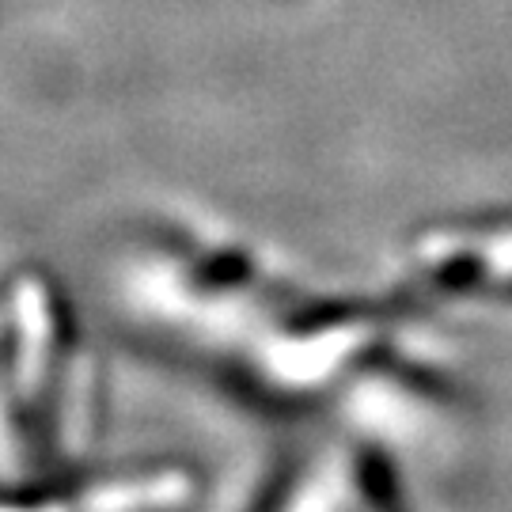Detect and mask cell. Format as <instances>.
Masks as SVG:
<instances>
[{
  "instance_id": "obj_2",
  "label": "cell",
  "mask_w": 512,
  "mask_h": 512,
  "mask_svg": "<svg viewBox=\"0 0 512 512\" xmlns=\"http://www.w3.org/2000/svg\"><path fill=\"white\" fill-rule=\"evenodd\" d=\"M266 512H342L338 509V494L330 486L327 467H308V471H296L285 490L274 497V505Z\"/></svg>"
},
{
  "instance_id": "obj_1",
  "label": "cell",
  "mask_w": 512,
  "mask_h": 512,
  "mask_svg": "<svg viewBox=\"0 0 512 512\" xmlns=\"http://www.w3.org/2000/svg\"><path fill=\"white\" fill-rule=\"evenodd\" d=\"M410 293L512 300V228H463L425 239Z\"/></svg>"
}]
</instances>
